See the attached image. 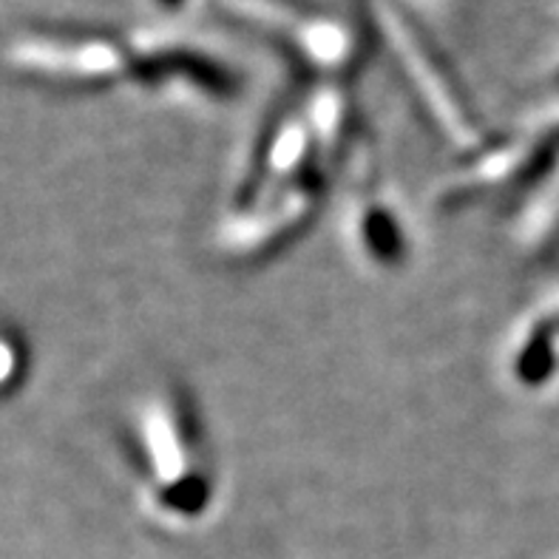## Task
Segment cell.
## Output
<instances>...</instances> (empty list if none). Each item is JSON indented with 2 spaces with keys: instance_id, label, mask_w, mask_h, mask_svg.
<instances>
[{
  "instance_id": "obj_2",
  "label": "cell",
  "mask_w": 559,
  "mask_h": 559,
  "mask_svg": "<svg viewBox=\"0 0 559 559\" xmlns=\"http://www.w3.org/2000/svg\"><path fill=\"white\" fill-rule=\"evenodd\" d=\"M17 376V347L12 341H0V386H9Z\"/></svg>"
},
{
  "instance_id": "obj_1",
  "label": "cell",
  "mask_w": 559,
  "mask_h": 559,
  "mask_svg": "<svg viewBox=\"0 0 559 559\" xmlns=\"http://www.w3.org/2000/svg\"><path fill=\"white\" fill-rule=\"evenodd\" d=\"M140 443L148 463L151 491L168 514L193 518L211 500V486L199 472L182 415L168 395H151L140 412Z\"/></svg>"
},
{
  "instance_id": "obj_3",
  "label": "cell",
  "mask_w": 559,
  "mask_h": 559,
  "mask_svg": "<svg viewBox=\"0 0 559 559\" xmlns=\"http://www.w3.org/2000/svg\"><path fill=\"white\" fill-rule=\"evenodd\" d=\"M163 3H168V7H177V3H182V0H163Z\"/></svg>"
}]
</instances>
